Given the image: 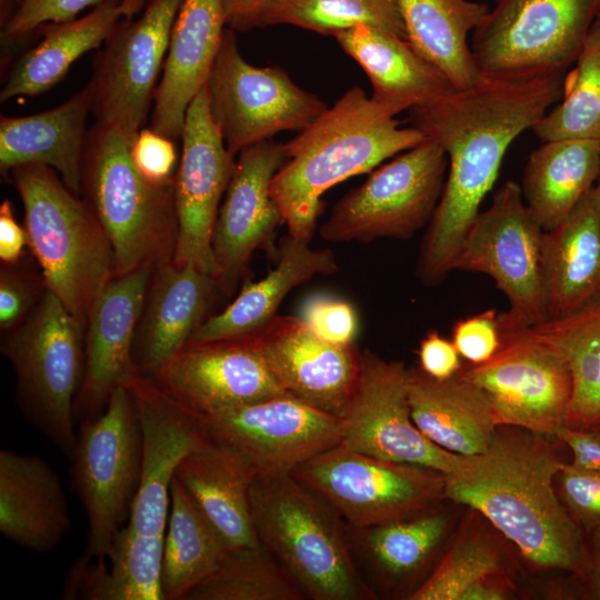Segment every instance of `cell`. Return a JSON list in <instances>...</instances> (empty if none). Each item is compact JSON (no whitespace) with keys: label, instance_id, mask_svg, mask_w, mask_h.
Masks as SVG:
<instances>
[{"label":"cell","instance_id":"6da1fadb","mask_svg":"<svg viewBox=\"0 0 600 600\" xmlns=\"http://www.w3.org/2000/svg\"><path fill=\"white\" fill-rule=\"evenodd\" d=\"M564 72L487 76L410 110L412 126L440 143L448 172L424 237L418 274L427 286L452 271L459 248L510 144L562 96Z\"/></svg>","mask_w":600,"mask_h":600},{"label":"cell","instance_id":"7a4b0ae2","mask_svg":"<svg viewBox=\"0 0 600 600\" xmlns=\"http://www.w3.org/2000/svg\"><path fill=\"white\" fill-rule=\"evenodd\" d=\"M538 436L498 427L483 452L444 474V498L484 516L536 567L577 576L586 533L554 489L564 462Z\"/></svg>","mask_w":600,"mask_h":600},{"label":"cell","instance_id":"3957f363","mask_svg":"<svg viewBox=\"0 0 600 600\" xmlns=\"http://www.w3.org/2000/svg\"><path fill=\"white\" fill-rule=\"evenodd\" d=\"M416 127L402 128L396 114L349 89L299 134L283 143L286 163L270 183L291 237L311 240L322 194L346 179L371 171L386 159L424 139Z\"/></svg>","mask_w":600,"mask_h":600},{"label":"cell","instance_id":"277c9868","mask_svg":"<svg viewBox=\"0 0 600 600\" xmlns=\"http://www.w3.org/2000/svg\"><path fill=\"white\" fill-rule=\"evenodd\" d=\"M9 172L23 204L28 247L46 287L86 327L116 274L109 238L87 201L52 168L28 163Z\"/></svg>","mask_w":600,"mask_h":600},{"label":"cell","instance_id":"5b68a950","mask_svg":"<svg viewBox=\"0 0 600 600\" xmlns=\"http://www.w3.org/2000/svg\"><path fill=\"white\" fill-rule=\"evenodd\" d=\"M250 509L260 543L304 596L314 600L373 598L353 561L340 518L291 472L257 474Z\"/></svg>","mask_w":600,"mask_h":600},{"label":"cell","instance_id":"8992f818","mask_svg":"<svg viewBox=\"0 0 600 600\" xmlns=\"http://www.w3.org/2000/svg\"><path fill=\"white\" fill-rule=\"evenodd\" d=\"M133 140L96 123L82 158L80 193L112 246L114 276L171 262L178 240L174 179L144 178L132 160Z\"/></svg>","mask_w":600,"mask_h":600},{"label":"cell","instance_id":"52a82bcc","mask_svg":"<svg viewBox=\"0 0 600 600\" xmlns=\"http://www.w3.org/2000/svg\"><path fill=\"white\" fill-rule=\"evenodd\" d=\"M84 334L86 327L47 290L31 316L1 341L17 376L21 413L68 456L77 439L74 401L83 377Z\"/></svg>","mask_w":600,"mask_h":600},{"label":"cell","instance_id":"ba28073f","mask_svg":"<svg viewBox=\"0 0 600 600\" xmlns=\"http://www.w3.org/2000/svg\"><path fill=\"white\" fill-rule=\"evenodd\" d=\"M69 458L71 484L88 519L84 557L104 560L130 517L141 477V427L127 386L114 390L97 418L80 424Z\"/></svg>","mask_w":600,"mask_h":600},{"label":"cell","instance_id":"9c48e42d","mask_svg":"<svg viewBox=\"0 0 600 600\" xmlns=\"http://www.w3.org/2000/svg\"><path fill=\"white\" fill-rule=\"evenodd\" d=\"M353 529L421 514L444 498V474L339 443L291 472Z\"/></svg>","mask_w":600,"mask_h":600},{"label":"cell","instance_id":"30bf717a","mask_svg":"<svg viewBox=\"0 0 600 600\" xmlns=\"http://www.w3.org/2000/svg\"><path fill=\"white\" fill-rule=\"evenodd\" d=\"M447 172L446 151L427 137L342 197L321 226L320 237L328 242L363 243L410 239L431 221Z\"/></svg>","mask_w":600,"mask_h":600},{"label":"cell","instance_id":"8fae6325","mask_svg":"<svg viewBox=\"0 0 600 600\" xmlns=\"http://www.w3.org/2000/svg\"><path fill=\"white\" fill-rule=\"evenodd\" d=\"M501 344L488 361L458 373L489 399L498 426L557 437L566 426L572 377L563 356L530 327L499 313Z\"/></svg>","mask_w":600,"mask_h":600},{"label":"cell","instance_id":"7c38bea8","mask_svg":"<svg viewBox=\"0 0 600 600\" xmlns=\"http://www.w3.org/2000/svg\"><path fill=\"white\" fill-rule=\"evenodd\" d=\"M600 0H494L473 30L481 74L564 72L574 62Z\"/></svg>","mask_w":600,"mask_h":600},{"label":"cell","instance_id":"4fadbf2b","mask_svg":"<svg viewBox=\"0 0 600 600\" xmlns=\"http://www.w3.org/2000/svg\"><path fill=\"white\" fill-rule=\"evenodd\" d=\"M234 32L224 29L206 88L224 143L238 154L278 132L303 130L328 106L297 86L283 68L249 63Z\"/></svg>","mask_w":600,"mask_h":600},{"label":"cell","instance_id":"5bb4252c","mask_svg":"<svg viewBox=\"0 0 600 600\" xmlns=\"http://www.w3.org/2000/svg\"><path fill=\"white\" fill-rule=\"evenodd\" d=\"M543 229L528 209L514 181L494 193L491 206L470 226L452 264L453 270L490 276L507 296L503 312L522 326L548 319L542 268Z\"/></svg>","mask_w":600,"mask_h":600},{"label":"cell","instance_id":"9a60e30c","mask_svg":"<svg viewBox=\"0 0 600 600\" xmlns=\"http://www.w3.org/2000/svg\"><path fill=\"white\" fill-rule=\"evenodd\" d=\"M182 2L148 0L137 20L116 23L93 60L88 83L97 124L132 139L143 129Z\"/></svg>","mask_w":600,"mask_h":600},{"label":"cell","instance_id":"2e32d148","mask_svg":"<svg viewBox=\"0 0 600 600\" xmlns=\"http://www.w3.org/2000/svg\"><path fill=\"white\" fill-rule=\"evenodd\" d=\"M192 414L211 442L240 452L258 474L292 472L339 444L344 426L343 418L289 394L210 414Z\"/></svg>","mask_w":600,"mask_h":600},{"label":"cell","instance_id":"e0dca14e","mask_svg":"<svg viewBox=\"0 0 600 600\" xmlns=\"http://www.w3.org/2000/svg\"><path fill=\"white\" fill-rule=\"evenodd\" d=\"M409 370L370 350L361 352V374L356 394L343 417L344 447L383 460L423 466L443 474L453 471L463 456L430 441L411 418Z\"/></svg>","mask_w":600,"mask_h":600},{"label":"cell","instance_id":"ac0fdd59","mask_svg":"<svg viewBox=\"0 0 600 600\" xmlns=\"http://www.w3.org/2000/svg\"><path fill=\"white\" fill-rule=\"evenodd\" d=\"M181 140L174 174L178 240L172 261L193 263L216 278L212 233L236 154L227 148L212 117L206 84L188 107Z\"/></svg>","mask_w":600,"mask_h":600},{"label":"cell","instance_id":"d6986e66","mask_svg":"<svg viewBox=\"0 0 600 600\" xmlns=\"http://www.w3.org/2000/svg\"><path fill=\"white\" fill-rule=\"evenodd\" d=\"M238 154L212 233L216 278L227 294L244 274L254 251L277 253L274 238L284 222L270 194V183L287 161L283 144L269 139Z\"/></svg>","mask_w":600,"mask_h":600},{"label":"cell","instance_id":"ffe728a7","mask_svg":"<svg viewBox=\"0 0 600 600\" xmlns=\"http://www.w3.org/2000/svg\"><path fill=\"white\" fill-rule=\"evenodd\" d=\"M262 357L278 386L289 396L343 418L361 374V351L317 337L298 317L276 316L243 338Z\"/></svg>","mask_w":600,"mask_h":600},{"label":"cell","instance_id":"44dd1931","mask_svg":"<svg viewBox=\"0 0 600 600\" xmlns=\"http://www.w3.org/2000/svg\"><path fill=\"white\" fill-rule=\"evenodd\" d=\"M151 380L194 414L288 394L247 339L188 342Z\"/></svg>","mask_w":600,"mask_h":600},{"label":"cell","instance_id":"7402d4cb","mask_svg":"<svg viewBox=\"0 0 600 600\" xmlns=\"http://www.w3.org/2000/svg\"><path fill=\"white\" fill-rule=\"evenodd\" d=\"M154 268L113 276L98 297L84 334V369L74 401L76 422L97 418L112 393L138 374L133 351Z\"/></svg>","mask_w":600,"mask_h":600},{"label":"cell","instance_id":"603a6c76","mask_svg":"<svg viewBox=\"0 0 600 600\" xmlns=\"http://www.w3.org/2000/svg\"><path fill=\"white\" fill-rule=\"evenodd\" d=\"M134 399L142 436L139 489L128 519L137 533L164 537L170 489L181 461L210 440L196 417L140 373L127 386Z\"/></svg>","mask_w":600,"mask_h":600},{"label":"cell","instance_id":"cb8c5ba5","mask_svg":"<svg viewBox=\"0 0 600 600\" xmlns=\"http://www.w3.org/2000/svg\"><path fill=\"white\" fill-rule=\"evenodd\" d=\"M218 288L212 274L190 262L153 269L134 342L140 374L152 379L189 342Z\"/></svg>","mask_w":600,"mask_h":600},{"label":"cell","instance_id":"d4e9b609","mask_svg":"<svg viewBox=\"0 0 600 600\" xmlns=\"http://www.w3.org/2000/svg\"><path fill=\"white\" fill-rule=\"evenodd\" d=\"M224 26L221 0H183L154 91V132L173 141L181 138L188 107L207 83Z\"/></svg>","mask_w":600,"mask_h":600},{"label":"cell","instance_id":"484cf974","mask_svg":"<svg viewBox=\"0 0 600 600\" xmlns=\"http://www.w3.org/2000/svg\"><path fill=\"white\" fill-rule=\"evenodd\" d=\"M71 528L59 474L43 458L0 450V531L36 552L54 549Z\"/></svg>","mask_w":600,"mask_h":600},{"label":"cell","instance_id":"4316f807","mask_svg":"<svg viewBox=\"0 0 600 600\" xmlns=\"http://www.w3.org/2000/svg\"><path fill=\"white\" fill-rule=\"evenodd\" d=\"M372 84L371 98L396 116L430 104L456 88L409 40L371 26H358L333 34Z\"/></svg>","mask_w":600,"mask_h":600},{"label":"cell","instance_id":"83f0119b","mask_svg":"<svg viewBox=\"0 0 600 600\" xmlns=\"http://www.w3.org/2000/svg\"><path fill=\"white\" fill-rule=\"evenodd\" d=\"M257 474L240 452L210 441L189 453L174 477L226 547L233 550L260 544L250 509Z\"/></svg>","mask_w":600,"mask_h":600},{"label":"cell","instance_id":"f1b7e54d","mask_svg":"<svg viewBox=\"0 0 600 600\" xmlns=\"http://www.w3.org/2000/svg\"><path fill=\"white\" fill-rule=\"evenodd\" d=\"M92 111L89 84L62 104L26 117L0 118V168L39 163L52 168L64 184L80 194L81 168L87 139V118Z\"/></svg>","mask_w":600,"mask_h":600},{"label":"cell","instance_id":"f546056e","mask_svg":"<svg viewBox=\"0 0 600 600\" xmlns=\"http://www.w3.org/2000/svg\"><path fill=\"white\" fill-rule=\"evenodd\" d=\"M548 319L569 316L600 296V191L542 237Z\"/></svg>","mask_w":600,"mask_h":600},{"label":"cell","instance_id":"4dcf8cb0","mask_svg":"<svg viewBox=\"0 0 600 600\" xmlns=\"http://www.w3.org/2000/svg\"><path fill=\"white\" fill-rule=\"evenodd\" d=\"M338 271L330 249H313L310 240L284 237L278 263L263 279L247 283L221 312L207 318L189 342H211L248 338L266 327L276 316L286 296L317 276Z\"/></svg>","mask_w":600,"mask_h":600},{"label":"cell","instance_id":"1f68e13d","mask_svg":"<svg viewBox=\"0 0 600 600\" xmlns=\"http://www.w3.org/2000/svg\"><path fill=\"white\" fill-rule=\"evenodd\" d=\"M409 404L418 429L434 444L471 457L490 444L498 422L484 392L459 373L437 380L409 370Z\"/></svg>","mask_w":600,"mask_h":600},{"label":"cell","instance_id":"d6a6232c","mask_svg":"<svg viewBox=\"0 0 600 600\" xmlns=\"http://www.w3.org/2000/svg\"><path fill=\"white\" fill-rule=\"evenodd\" d=\"M599 174L600 140H549L530 153L520 189L543 231H551L572 213Z\"/></svg>","mask_w":600,"mask_h":600},{"label":"cell","instance_id":"836d02e7","mask_svg":"<svg viewBox=\"0 0 600 600\" xmlns=\"http://www.w3.org/2000/svg\"><path fill=\"white\" fill-rule=\"evenodd\" d=\"M120 0H104L81 18L44 22L33 33L40 42L14 64L0 101L41 94L60 82L82 54L99 48L121 17Z\"/></svg>","mask_w":600,"mask_h":600},{"label":"cell","instance_id":"e575fe53","mask_svg":"<svg viewBox=\"0 0 600 600\" xmlns=\"http://www.w3.org/2000/svg\"><path fill=\"white\" fill-rule=\"evenodd\" d=\"M163 537L134 532L128 524L114 537L104 560L83 557L71 568L64 598L164 600L161 587Z\"/></svg>","mask_w":600,"mask_h":600},{"label":"cell","instance_id":"d590c367","mask_svg":"<svg viewBox=\"0 0 600 600\" xmlns=\"http://www.w3.org/2000/svg\"><path fill=\"white\" fill-rule=\"evenodd\" d=\"M407 39L458 90L481 78L468 36L488 13L486 3L471 0H397Z\"/></svg>","mask_w":600,"mask_h":600},{"label":"cell","instance_id":"8d00e7d4","mask_svg":"<svg viewBox=\"0 0 600 600\" xmlns=\"http://www.w3.org/2000/svg\"><path fill=\"white\" fill-rule=\"evenodd\" d=\"M163 537L161 587L164 600H184L221 564L229 549L174 477Z\"/></svg>","mask_w":600,"mask_h":600},{"label":"cell","instance_id":"74e56055","mask_svg":"<svg viewBox=\"0 0 600 600\" xmlns=\"http://www.w3.org/2000/svg\"><path fill=\"white\" fill-rule=\"evenodd\" d=\"M531 330L566 359L572 397L566 426L588 429L600 424V296L578 311L547 319Z\"/></svg>","mask_w":600,"mask_h":600},{"label":"cell","instance_id":"f35d334b","mask_svg":"<svg viewBox=\"0 0 600 600\" xmlns=\"http://www.w3.org/2000/svg\"><path fill=\"white\" fill-rule=\"evenodd\" d=\"M504 561L487 536L466 533L450 548L410 600H502L508 596Z\"/></svg>","mask_w":600,"mask_h":600},{"label":"cell","instance_id":"ab89813d","mask_svg":"<svg viewBox=\"0 0 600 600\" xmlns=\"http://www.w3.org/2000/svg\"><path fill=\"white\" fill-rule=\"evenodd\" d=\"M564 74L561 99L532 128L542 141L600 140V22L596 19Z\"/></svg>","mask_w":600,"mask_h":600},{"label":"cell","instance_id":"60d3db41","mask_svg":"<svg viewBox=\"0 0 600 600\" xmlns=\"http://www.w3.org/2000/svg\"><path fill=\"white\" fill-rule=\"evenodd\" d=\"M448 526L446 513L430 509L411 518L353 530L360 549L376 570L399 578L426 564Z\"/></svg>","mask_w":600,"mask_h":600},{"label":"cell","instance_id":"b9f144b4","mask_svg":"<svg viewBox=\"0 0 600 600\" xmlns=\"http://www.w3.org/2000/svg\"><path fill=\"white\" fill-rule=\"evenodd\" d=\"M303 596L260 543L229 550L218 569L184 600H300Z\"/></svg>","mask_w":600,"mask_h":600},{"label":"cell","instance_id":"7bdbcfd3","mask_svg":"<svg viewBox=\"0 0 600 600\" xmlns=\"http://www.w3.org/2000/svg\"><path fill=\"white\" fill-rule=\"evenodd\" d=\"M270 24H291L323 36L371 26L407 39L397 0H274L262 21V27Z\"/></svg>","mask_w":600,"mask_h":600},{"label":"cell","instance_id":"ee69618b","mask_svg":"<svg viewBox=\"0 0 600 600\" xmlns=\"http://www.w3.org/2000/svg\"><path fill=\"white\" fill-rule=\"evenodd\" d=\"M42 273L29 262L1 263L0 329L2 334L20 327L33 312L47 291Z\"/></svg>","mask_w":600,"mask_h":600},{"label":"cell","instance_id":"f6af8a7d","mask_svg":"<svg viewBox=\"0 0 600 600\" xmlns=\"http://www.w3.org/2000/svg\"><path fill=\"white\" fill-rule=\"evenodd\" d=\"M299 318L327 342L338 346L354 343L358 318L353 307L343 299L313 294L302 303Z\"/></svg>","mask_w":600,"mask_h":600},{"label":"cell","instance_id":"bcb514c9","mask_svg":"<svg viewBox=\"0 0 600 600\" xmlns=\"http://www.w3.org/2000/svg\"><path fill=\"white\" fill-rule=\"evenodd\" d=\"M104 0H22L9 13L1 27V39L14 42L34 32L44 22H60L76 19L89 7Z\"/></svg>","mask_w":600,"mask_h":600},{"label":"cell","instance_id":"7dc6e473","mask_svg":"<svg viewBox=\"0 0 600 600\" xmlns=\"http://www.w3.org/2000/svg\"><path fill=\"white\" fill-rule=\"evenodd\" d=\"M557 478L562 502L582 531L588 533L600 527V472L564 463Z\"/></svg>","mask_w":600,"mask_h":600},{"label":"cell","instance_id":"c3c4849f","mask_svg":"<svg viewBox=\"0 0 600 600\" xmlns=\"http://www.w3.org/2000/svg\"><path fill=\"white\" fill-rule=\"evenodd\" d=\"M452 343L471 364L488 361L501 344L499 313L490 309L459 320L453 326Z\"/></svg>","mask_w":600,"mask_h":600},{"label":"cell","instance_id":"681fc988","mask_svg":"<svg viewBox=\"0 0 600 600\" xmlns=\"http://www.w3.org/2000/svg\"><path fill=\"white\" fill-rule=\"evenodd\" d=\"M131 156L137 169L149 181L164 183L174 179L177 151L173 140L151 128L139 131L132 142Z\"/></svg>","mask_w":600,"mask_h":600},{"label":"cell","instance_id":"f907efd6","mask_svg":"<svg viewBox=\"0 0 600 600\" xmlns=\"http://www.w3.org/2000/svg\"><path fill=\"white\" fill-rule=\"evenodd\" d=\"M419 361L420 370L437 380L449 379L462 369L460 354L452 341L441 337L436 330L422 339Z\"/></svg>","mask_w":600,"mask_h":600},{"label":"cell","instance_id":"816d5d0a","mask_svg":"<svg viewBox=\"0 0 600 600\" xmlns=\"http://www.w3.org/2000/svg\"><path fill=\"white\" fill-rule=\"evenodd\" d=\"M557 438L570 448L572 467L583 471L600 472V424L588 429L564 426Z\"/></svg>","mask_w":600,"mask_h":600},{"label":"cell","instance_id":"f5cc1de1","mask_svg":"<svg viewBox=\"0 0 600 600\" xmlns=\"http://www.w3.org/2000/svg\"><path fill=\"white\" fill-rule=\"evenodd\" d=\"M26 247H28L26 229L17 222L10 200L4 199L0 206L1 263L14 264L21 261Z\"/></svg>","mask_w":600,"mask_h":600},{"label":"cell","instance_id":"db71d44e","mask_svg":"<svg viewBox=\"0 0 600 600\" xmlns=\"http://www.w3.org/2000/svg\"><path fill=\"white\" fill-rule=\"evenodd\" d=\"M274 0H221L226 26L244 32L262 27L266 12Z\"/></svg>","mask_w":600,"mask_h":600},{"label":"cell","instance_id":"11a10c76","mask_svg":"<svg viewBox=\"0 0 600 600\" xmlns=\"http://www.w3.org/2000/svg\"><path fill=\"white\" fill-rule=\"evenodd\" d=\"M588 599L600 600V527L586 533V553L577 574Z\"/></svg>","mask_w":600,"mask_h":600},{"label":"cell","instance_id":"9f6ffc18","mask_svg":"<svg viewBox=\"0 0 600 600\" xmlns=\"http://www.w3.org/2000/svg\"><path fill=\"white\" fill-rule=\"evenodd\" d=\"M596 186H597V188H598L599 191H600V174H599V178H598V181H597Z\"/></svg>","mask_w":600,"mask_h":600},{"label":"cell","instance_id":"6f0895ef","mask_svg":"<svg viewBox=\"0 0 600 600\" xmlns=\"http://www.w3.org/2000/svg\"><path fill=\"white\" fill-rule=\"evenodd\" d=\"M597 20H598V21L600 22V10H599V13H598Z\"/></svg>","mask_w":600,"mask_h":600},{"label":"cell","instance_id":"680465c9","mask_svg":"<svg viewBox=\"0 0 600 600\" xmlns=\"http://www.w3.org/2000/svg\"><path fill=\"white\" fill-rule=\"evenodd\" d=\"M16 1L19 3V2L22 1V0H16Z\"/></svg>","mask_w":600,"mask_h":600}]
</instances>
